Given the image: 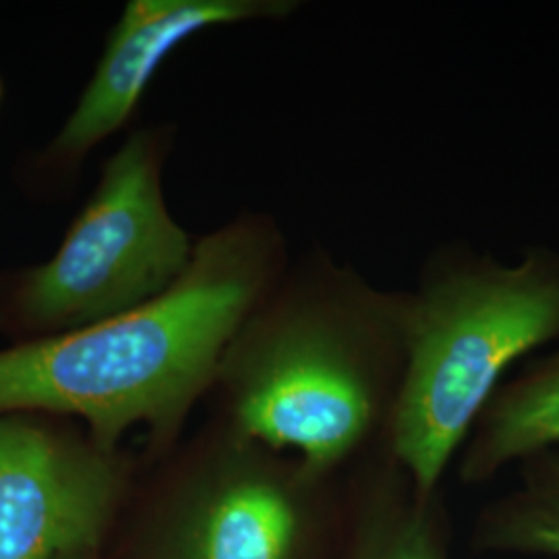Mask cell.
Returning <instances> with one entry per match:
<instances>
[{"instance_id":"3","label":"cell","mask_w":559,"mask_h":559,"mask_svg":"<svg viewBox=\"0 0 559 559\" xmlns=\"http://www.w3.org/2000/svg\"><path fill=\"white\" fill-rule=\"evenodd\" d=\"M406 297L388 450L425 503L506 371L559 338V251L533 245L503 263L468 240H445L425 255Z\"/></svg>"},{"instance_id":"8","label":"cell","mask_w":559,"mask_h":559,"mask_svg":"<svg viewBox=\"0 0 559 559\" xmlns=\"http://www.w3.org/2000/svg\"><path fill=\"white\" fill-rule=\"evenodd\" d=\"M547 450H559V350L501 383L462 445L460 479L487 483Z\"/></svg>"},{"instance_id":"12","label":"cell","mask_w":559,"mask_h":559,"mask_svg":"<svg viewBox=\"0 0 559 559\" xmlns=\"http://www.w3.org/2000/svg\"><path fill=\"white\" fill-rule=\"evenodd\" d=\"M92 556V554H90ZM90 556H78V558H69V559H90Z\"/></svg>"},{"instance_id":"7","label":"cell","mask_w":559,"mask_h":559,"mask_svg":"<svg viewBox=\"0 0 559 559\" xmlns=\"http://www.w3.org/2000/svg\"><path fill=\"white\" fill-rule=\"evenodd\" d=\"M203 480L175 531L168 559H290L299 537L288 471L258 443L226 427L203 450ZM307 477V475H305Z\"/></svg>"},{"instance_id":"11","label":"cell","mask_w":559,"mask_h":559,"mask_svg":"<svg viewBox=\"0 0 559 559\" xmlns=\"http://www.w3.org/2000/svg\"><path fill=\"white\" fill-rule=\"evenodd\" d=\"M2 94H4V87H2V81H0V102H2Z\"/></svg>"},{"instance_id":"2","label":"cell","mask_w":559,"mask_h":559,"mask_svg":"<svg viewBox=\"0 0 559 559\" xmlns=\"http://www.w3.org/2000/svg\"><path fill=\"white\" fill-rule=\"evenodd\" d=\"M406 288H383L323 245L293 258L230 342L224 427L293 452L309 479L390 438L406 359Z\"/></svg>"},{"instance_id":"1","label":"cell","mask_w":559,"mask_h":559,"mask_svg":"<svg viewBox=\"0 0 559 559\" xmlns=\"http://www.w3.org/2000/svg\"><path fill=\"white\" fill-rule=\"evenodd\" d=\"M290 260L288 237L272 214L240 212L195 240L189 267L156 299L2 348L0 415L78 417L108 454L138 425L156 445H168L214 390L230 342Z\"/></svg>"},{"instance_id":"4","label":"cell","mask_w":559,"mask_h":559,"mask_svg":"<svg viewBox=\"0 0 559 559\" xmlns=\"http://www.w3.org/2000/svg\"><path fill=\"white\" fill-rule=\"evenodd\" d=\"M173 127L138 129L106 162L57 253L0 276V330L52 338L156 299L189 267L195 240L164 198Z\"/></svg>"},{"instance_id":"10","label":"cell","mask_w":559,"mask_h":559,"mask_svg":"<svg viewBox=\"0 0 559 559\" xmlns=\"http://www.w3.org/2000/svg\"><path fill=\"white\" fill-rule=\"evenodd\" d=\"M369 559H443V554L429 520L415 512L400 520Z\"/></svg>"},{"instance_id":"5","label":"cell","mask_w":559,"mask_h":559,"mask_svg":"<svg viewBox=\"0 0 559 559\" xmlns=\"http://www.w3.org/2000/svg\"><path fill=\"white\" fill-rule=\"evenodd\" d=\"M119 493L115 454L40 415H0V559L90 556Z\"/></svg>"},{"instance_id":"6","label":"cell","mask_w":559,"mask_h":559,"mask_svg":"<svg viewBox=\"0 0 559 559\" xmlns=\"http://www.w3.org/2000/svg\"><path fill=\"white\" fill-rule=\"evenodd\" d=\"M302 0H131L112 27L98 67L41 164L62 179L127 124L168 57L212 27L293 20Z\"/></svg>"},{"instance_id":"9","label":"cell","mask_w":559,"mask_h":559,"mask_svg":"<svg viewBox=\"0 0 559 559\" xmlns=\"http://www.w3.org/2000/svg\"><path fill=\"white\" fill-rule=\"evenodd\" d=\"M483 551L559 559V450L520 462V485L491 503L477 531Z\"/></svg>"}]
</instances>
